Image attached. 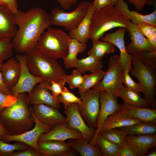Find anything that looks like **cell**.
Returning <instances> with one entry per match:
<instances>
[{"mask_svg":"<svg viewBox=\"0 0 156 156\" xmlns=\"http://www.w3.org/2000/svg\"><path fill=\"white\" fill-rule=\"evenodd\" d=\"M14 20L18 28L12 41L13 48L22 54L34 49L45 30L52 25L50 13L37 7L27 12L18 10L14 14Z\"/></svg>","mask_w":156,"mask_h":156,"instance_id":"6da1fadb","label":"cell"},{"mask_svg":"<svg viewBox=\"0 0 156 156\" xmlns=\"http://www.w3.org/2000/svg\"><path fill=\"white\" fill-rule=\"evenodd\" d=\"M26 92L18 95L14 103L0 112V122L10 135L20 134L31 129L34 118Z\"/></svg>","mask_w":156,"mask_h":156,"instance_id":"7a4b0ae2","label":"cell"},{"mask_svg":"<svg viewBox=\"0 0 156 156\" xmlns=\"http://www.w3.org/2000/svg\"><path fill=\"white\" fill-rule=\"evenodd\" d=\"M26 54L28 69L34 76L41 77L44 83L50 85L52 81L63 87L66 83L65 70L57 61L38 50L36 48Z\"/></svg>","mask_w":156,"mask_h":156,"instance_id":"3957f363","label":"cell"},{"mask_svg":"<svg viewBox=\"0 0 156 156\" xmlns=\"http://www.w3.org/2000/svg\"><path fill=\"white\" fill-rule=\"evenodd\" d=\"M127 19L112 4L94 11L91 20L89 39L99 40L106 32L114 28L126 29Z\"/></svg>","mask_w":156,"mask_h":156,"instance_id":"277c9868","label":"cell"},{"mask_svg":"<svg viewBox=\"0 0 156 156\" xmlns=\"http://www.w3.org/2000/svg\"><path fill=\"white\" fill-rule=\"evenodd\" d=\"M71 38L68 34L63 31L49 27L41 36L35 48L55 60L63 59L68 54Z\"/></svg>","mask_w":156,"mask_h":156,"instance_id":"5b68a950","label":"cell"},{"mask_svg":"<svg viewBox=\"0 0 156 156\" xmlns=\"http://www.w3.org/2000/svg\"><path fill=\"white\" fill-rule=\"evenodd\" d=\"M133 66L131 67V74L136 77L142 87L144 96L148 106L152 109H156L155 99L156 86V68L144 64L133 56L132 60Z\"/></svg>","mask_w":156,"mask_h":156,"instance_id":"8992f818","label":"cell"},{"mask_svg":"<svg viewBox=\"0 0 156 156\" xmlns=\"http://www.w3.org/2000/svg\"><path fill=\"white\" fill-rule=\"evenodd\" d=\"M124 72V68L121 64L119 56L117 55L111 56L108 61V68L105 75L93 88L110 92L117 97L118 92L123 86Z\"/></svg>","mask_w":156,"mask_h":156,"instance_id":"52a82bcc","label":"cell"},{"mask_svg":"<svg viewBox=\"0 0 156 156\" xmlns=\"http://www.w3.org/2000/svg\"><path fill=\"white\" fill-rule=\"evenodd\" d=\"M89 2L82 1L77 4L75 10L66 12L55 7L50 13L52 25L64 27L69 31L75 28L86 15L89 9Z\"/></svg>","mask_w":156,"mask_h":156,"instance_id":"ba28073f","label":"cell"},{"mask_svg":"<svg viewBox=\"0 0 156 156\" xmlns=\"http://www.w3.org/2000/svg\"><path fill=\"white\" fill-rule=\"evenodd\" d=\"M101 92L93 88L80 94L83 104L81 106L78 104L79 111L85 123L89 127L96 130Z\"/></svg>","mask_w":156,"mask_h":156,"instance_id":"9c48e42d","label":"cell"},{"mask_svg":"<svg viewBox=\"0 0 156 156\" xmlns=\"http://www.w3.org/2000/svg\"><path fill=\"white\" fill-rule=\"evenodd\" d=\"M16 58L21 64V70L17 83L10 89L11 95L14 96L23 92L29 93L35 86L44 81L42 78L35 76L30 72L27 65L26 54L17 55Z\"/></svg>","mask_w":156,"mask_h":156,"instance_id":"30bf717a","label":"cell"},{"mask_svg":"<svg viewBox=\"0 0 156 156\" xmlns=\"http://www.w3.org/2000/svg\"><path fill=\"white\" fill-rule=\"evenodd\" d=\"M32 114L34 118L35 123L33 129L19 135H0V139L6 143L15 141L24 143L33 148L39 153L37 145L38 138L42 134L50 131L53 127L42 124Z\"/></svg>","mask_w":156,"mask_h":156,"instance_id":"8fae6325","label":"cell"},{"mask_svg":"<svg viewBox=\"0 0 156 156\" xmlns=\"http://www.w3.org/2000/svg\"><path fill=\"white\" fill-rule=\"evenodd\" d=\"M118 98L111 93L105 91H101L100 97V110L96 120L97 128L95 135L89 142L96 144L97 135L105 119L120 109Z\"/></svg>","mask_w":156,"mask_h":156,"instance_id":"7c38bea8","label":"cell"},{"mask_svg":"<svg viewBox=\"0 0 156 156\" xmlns=\"http://www.w3.org/2000/svg\"><path fill=\"white\" fill-rule=\"evenodd\" d=\"M64 108L67 127L79 131L83 138L89 142L94 136L96 129L89 127L85 123L79 111L78 104L73 103Z\"/></svg>","mask_w":156,"mask_h":156,"instance_id":"4fadbf2b","label":"cell"},{"mask_svg":"<svg viewBox=\"0 0 156 156\" xmlns=\"http://www.w3.org/2000/svg\"><path fill=\"white\" fill-rule=\"evenodd\" d=\"M32 114L41 123L52 127L67 122L66 117L59 110L42 104L33 105L29 107Z\"/></svg>","mask_w":156,"mask_h":156,"instance_id":"5bb4252c","label":"cell"},{"mask_svg":"<svg viewBox=\"0 0 156 156\" xmlns=\"http://www.w3.org/2000/svg\"><path fill=\"white\" fill-rule=\"evenodd\" d=\"M126 29L129 32L131 42L126 46L128 53L133 55L143 51L155 52L148 39L140 31L137 25L127 19Z\"/></svg>","mask_w":156,"mask_h":156,"instance_id":"9a60e30c","label":"cell"},{"mask_svg":"<svg viewBox=\"0 0 156 156\" xmlns=\"http://www.w3.org/2000/svg\"><path fill=\"white\" fill-rule=\"evenodd\" d=\"M39 153L42 156H74L73 149L64 141L54 140L38 142Z\"/></svg>","mask_w":156,"mask_h":156,"instance_id":"2e32d148","label":"cell"},{"mask_svg":"<svg viewBox=\"0 0 156 156\" xmlns=\"http://www.w3.org/2000/svg\"><path fill=\"white\" fill-rule=\"evenodd\" d=\"M115 8L127 19L133 23L137 25L141 22H145L156 27V8L154 11L147 15H143L134 10H130L128 5L124 0H117Z\"/></svg>","mask_w":156,"mask_h":156,"instance_id":"e0dca14e","label":"cell"},{"mask_svg":"<svg viewBox=\"0 0 156 156\" xmlns=\"http://www.w3.org/2000/svg\"><path fill=\"white\" fill-rule=\"evenodd\" d=\"M83 138L78 131L70 129L67 127V122L60 124L53 127L48 132L41 135L38 141L44 140L65 141L70 139H79Z\"/></svg>","mask_w":156,"mask_h":156,"instance_id":"ac0fdd59","label":"cell"},{"mask_svg":"<svg viewBox=\"0 0 156 156\" xmlns=\"http://www.w3.org/2000/svg\"><path fill=\"white\" fill-rule=\"evenodd\" d=\"M126 140L133 149L137 156H144L150 149L156 146V134L128 135Z\"/></svg>","mask_w":156,"mask_h":156,"instance_id":"d6986e66","label":"cell"},{"mask_svg":"<svg viewBox=\"0 0 156 156\" xmlns=\"http://www.w3.org/2000/svg\"><path fill=\"white\" fill-rule=\"evenodd\" d=\"M0 70L4 83L10 90L16 85L19 78L21 70L20 63L12 57L1 64Z\"/></svg>","mask_w":156,"mask_h":156,"instance_id":"ffe728a7","label":"cell"},{"mask_svg":"<svg viewBox=\"0 0 156 156\" xmlns=\"http://www.w3.org/2000/svg\"><path fill=\"white\" fill-rule=\"evenodd\" d=\"M126 31L125 28L119 27L115 32L108 33L101 38L102 41L111 42L118 49L120 62L124 68L128 61L132 59L133 56L129 54L126 49L124 37Z\"/></svg>","mask_w":156,"mask_h":156,"instance_id":"44dd1931","label":"cell"},{"mask_svg":"<svg viewBox=\"0 0 156 156\" xmlns=\"http://www.w3.org/2000/svg\"><path fill=\"white\" fill-rule=\"evenodd\" d=\"M119 111L142 121L156 124V109L124 103Z\"/></svg>","mask_w":156,"mask_h":156,"instance_id":"7402d4cb","label":"cell"},{"mask_svg":"<svg viewBox=\"0 0 156 156\" xmlns=\"http://www.w3.org/2000/svg\"><path fill=\"white\" fill-rule=\"evenodd\" d=\"M14 14L6 7L0 5V39H11L17 31Z\"/></svg>","mask_w":156,"mask_h":156,"instance_id":"603a6c76","label":"cell"},{"mask_svg":"<svg viewBox=\"0 0 156 156\" xmlns=\"http://www.w3.org/2000/svg\"><path fill=\"white\" fill-rule=\"evenodd\" d=\"M29 104L32 105L44 104L58 109L62 107L53 97L51 93L47 88L39 84L35 86L27 95Z\"/></svg>","mask_w":156,"mask_h":156,"instance_id":"cb8c5ba5","label":"cell"},{"mask_svg":"<svg viewBox=\"0 0 156 156\" xmlns=\"http://www.w3.org/2000/svg\"><path fill=\"white\" fill-rule=\"evenodd\" d=\"M141 122L142 121L119 110L105 119L100 128L99 134L108 130L129 126Z\"/></svg>","mask_w":156,"mask_h":156,"instance_id":"d4e9b609","label":"cell"},{"mask_svg":"<svg viewBox=\"0 0 156 156\" xmlns=\"http://www.w3.org/2000/svg\"><path fill=\"white\" fill-rule=\"evenodd\" d=\"M94 11L92 3L89 2V9L85 16L75 28L69 31L68 34L71 38L87 43L89 39L91 20Z\"/></svg>","mask_w":156,"mask_h":156,"instance_id":"484cf974","label":"cell"},{"mask_svg":"<svg viewBox=\"0 0 156 156\" xmlns=\"http://www.w3.org/2000/svg\"><path fill=\"white\" fill-rule=\"evenodd\" d=\"M68 143L73 149L77 151L81 156H103L98 145L91 144L83 138L70 139Z\"/></svg>","mask_w":156,"mask_h":156,"instance_id":"4316f807","label":"cell"},{"mask_svg":"<svg viewBox=\"0 0 156 156\" xmlns=\"http://www.w3.org/2000/svg\"><path fill=\"white\" fill-rule=\"evenodd\" d=\"M86 44L82 43L77 40L71 38L70 40L67 55L63 58L65 67L67 69L75 68L79 53L83 52L86 49Z\"/></svg>","mask_w":156,"mask_h":156,"instance_id":"83f0119b","label":"cell"},{"mask_svg":"<svg viewBox=\"0 0 156 156\" xmlns=\"http://www.w3.org/2000/svg\"><path fill=\"white\" fill-rule=\"evenodd\" d=\"M92 41L93 46L88 51V55H92L97 60H101L106 54L113 53L116 50L115 46L109 42Z\"/></svg>","mask_w":156,"mask_h":156,"instance_id":"f1b7e54d","label":"cell"},{"mask_svg":"<svg viewBox=\"0 0 156 156\" xmlns=\"http://www.w3.org/2000/svg\"><path fill=\"white\" fill-rule=\"evenodd\" d=\"M127 135L152 134L156 133V124L141 122L129 126L118 128Z\"/></svg>","mask_w":156,"mask_h":156,"instance_id":"f546056e","label":"cell"},{"mask_svg":"<svg viewBox=\"0 0 156 156\" xmlns=\"http://www.w3.org/2000/svg\"><path fill=\"white\" fill-rule=\"evenodd\" d=\"M116 96L120 97L124 103L140 107L148 106L146 101L141 97L140 93L124 86L118 92Z\"/></svg>","mask_w":156,"mask_h":156,"instance_id":"4dcf8cb0","label":"cell"},{"mask_svg":"<svg viewBox=\"0 0 156 156\" xmlns=\"http://www.w3.org/2000/svg\"><path fill=\"white\" fill-rule=\"evenodd\" d=\"M106 73V71L99 69L90 74L84 75L83 82L78 88V92L79 94L87 92L90 88H93L96 86L104 76Z\"/></svg>","mask_w":156,"mask_h":156,"instance_id":"1f68e13d","label":"cell"},{"mask_svg":"<svg viewBox=\"0 0 156 156\" xmlns=\"http://www.w3.org/2000/svg\"><path fill=\"white\" fill-rule=\"evenodd\" d=\"M101 60L96 59L92 55H88L85 58L78 59L75 68L80 70L82 73L89 71L91 73L103 67Z\"/></svg>","mask_w":156,"mask_h":156,"instance_id":"d6a6232c","label":"cell"},{"mask_svg":"<svg viewBox=\"0 0 156 156\" xmlns=\"http://www.w3.org/2000/svg\"><path fill=\"white\" fill-rule=\"evenodd\" d=\"M96 143L99 147L104 156H116L120 148L118 146L100 134L97 136Z\"/></svg>","mask_w":156,"mask_h":156,"instance_id":"836d02e7","label":"cell"},{"mask_svg":"<svg viewBox=\"0 0 156 156\" xmlns=\"http://www.w3.org/2000/svg\"><path fill=\"white\" fill-rule=\"evenodd\" d=\"M100 134L120 148L125 143L126 137L128 135L125 132L117 129L108 130Z\"/></svg>","mask_w":156,"mask_h":156,"instance_id":"e575fe53","label":"cell"},{"mask_svg":"<svg viewBox=\"0 0 156 156\" xmlns=\"http://www.w3.org/2000/svg\"><path fill=\"white\" fill-rule=\"evenodd\" d=\"M16 142L14 144H9L0 139V156H12L15 151H22L30 147L24 143Z\"/></svg>","mask_w":156,"mask_h":156,"instance_id":"d590c367","label":"cell"},{"mask_svg":"<svg viewBox=\"0 0 156 156\" xmlns=\"http://www.w3.org/2000/svg\"><path fill=\"white\" fill-rule=\"evenodd\" d=\"M132 59L129 60L124 68L122 83L127 88L136 92L143 93V89L139 83L135 82L130 77L129 72L132 65Z\"/></svg>","mask_w":156,"mask_h":156,"instance_id":"8d00e7d4","label":"cell"},{"mask_svg":"<svg viewBox=\"0 0 156 156\" xmlns=\"http://www.w3.org/2000/svg\"><path fill=\"white\" fill-rule=\"evenodd\" d=\"M57 101L59 104L62 103L64 107L73 103L80 106L83 104L80 98L77 97L64 86L63 87L62 92L57 97Z\"/></svg>","mask_w":156,"mask_h":156,"instance_id":"74e56055","label":"cell"},{"mask_svg":"<svg viewBox=\"0 0 156 156\" xmlns=\"http://www.w3.org/2000/svg\"><path fill=\"white\" fill-rule=\"evenodd\" d=\"M82 72L78 69L74 70L70 75H66L64 77L66 83L68 84L71 89L78 88L82 84L84 80Z\"/></svg>","mask_w":156,"mask_h":156,"instance_id":"f35d334b","label":"cell"},{"mask_svg":"<svg viewBox=\"0 0 156 156\" xmlns=\"http://www.w3.org/2000/svg\"><path fill=\"white\" fill-rule=\"evenodd\" d=\"M13 49L11 39H0V65L5 60L12 57Z\"/></svg>","mask_w":156,"mask_h":156,"instance_id":"ab89813d","label":"cell"},{"mask_svg":"<svg viewBox=\"0 0 156 156\" xmlns=\"http://www.w3.org/2000/svg\"><path fill=\"white\" fill-rule=\"evenodd\" d=\"M133 56L144 64L156 68V52L143 51Z\"/></svg>","mask_w":156,"mask_h":156,"instance_id":"60d3db41","label":"cell"},{"mask_svg":"<svg viewBox=\"0 0 156 156\" xmlns=\"http://www.w3.org/2000/svg\"><path fill=\"white\" fill-rule=\"evenodd\" d=\"M39 85L51 91L53 98L56 101L58 96L62 92L63 87L60 83L54 81H52L50 85L47 84L43 82L40 83Z\"/></svg>","mask_w":156,"mask_h":156,"instance_id":"b9f144b4","label":"cell"},{"mask_svg":"<svg viewBox=\"0 0 156 156\" xmlns=\"http://www.w3.org/2000/svg\"><path fill=\"white\" fill-rule=\"evenodd\" d=\"M141 33L146 38L148 39L156 31V27L145 22H141L137 25Z\"/></svg>","mask_w":156,"mask_h":156,"instance_id":"7bdbcfd3","label":"cell"},{"mask_svg":"<svg viewBox=\"0 0 156 156\" xmlns=\"http://www.w3.org/2000/svg\"><path fill=\"white\" fill-rule=\"evenodd\" d=\"M17 96L6 94L0 92V112L4 108L14 103L17 99Z\"/></svg>","mask_w":156,"mask_h":156,"instance_id":"ee69618b","label":"cell"},{"mask_svg":"<svg viewBox=\"0 0 156 156\" xmlns=\"http://www.w3.org/2000/svg\"><path fill=\"white\" fill-rule=\"evenodd\" d=\"M116 156H137L132 147L126 142L120 148Z\"/></svg>","mask_w":156,"mask_h":156,"instance_id":"f6af8a7d","label":"cell"},{"mask_svg":"<svg viewBox=\"0 0 156 156\" xmlns=\"http://www.w3.org/2000/svg\"><path fill=\"white\" fill-rule=\"evenodd\" d=\"M133 4L136 10L140 11L145 5H155V0H125Z\"/></svg>","mask_w":156,"mask_h":156,"instance_id":"bcb514c9","label":"cell"},{"mask_svg":"<svg viewBox=\"0 0 156 156\" xmlns=\"http://www.w3.org/2000/svg\"><path fill=\"white\" fill-rule=\"evenodd\" d=\"M0 5L6 7L13 13L18 10L17 0H0Z\"/></svg>","mask_w":156,"mask_h":156,"instance_id":"7dc6e473","label":"cell"},{"mask_svg":"<svg viewBox=\"0 0 156 156\" xmlns=\"http://www.w3.org/2000/svg\"><path fill=\"white\" fill-rule=\"evenodd\" d=\"M12 156H42L34 148L30 146L28 148L18 152H14Z\"/></svg>","mask_w":156,"mask_h":156,"instance_id":"c3c4849f","label":"cell"},{"mask_svg":"<svg viewBox=\"0 0 156 156\" xmlns=\"http://www.w3.org/2000/svg\"><path fill=\"white\" fill-rule=\"evenodd\" d=\"M92 3L94 11L99 10L112 4L111 0H94Z\"/></svg>","mask_w":156,"mask_h":156,"instance_id":"681fc988","label":"cell"},{"mask_svg":"<svg viewBox=\"0 0 156 156\" xmlns=\"http://www.w3.org/2000/svg\"><path fill=\"white\" fill-rule=\"evenodd\" d=\"M78 0H56L64 10L69 9L73 5L77 3Z\"/></svg>","mask_w":156,"mask_h":156,"instance_id":"f907efd6","label":"cell"},{"mask_svg":"<svg viewBox=\"0 0 156 156\" xmlns=\"http://www.w3.org/2000/svg\"><path fill=\"white\" fill-rule=\"evenodd\" d=\"M1 64L0 65V92L6 94L11 95L10 90L5 85L2 78L0 70Z\"/></svg>","mask_w":156,"mask_h":156,"instance_id":"816d5d0a","label":"cell"},{"mask_svg":"<svg viewBox=\"0 0 156 156\" xmlns=\"http://www.w3.org/2000/svg\"><path fill=\"white\" fill-rule=\"evenodd\" d=\"M8 134V133L0 122V135Z\"/></svg>","mask_w":156,"mask_h":156,"instance_id":"f5cc1de1","label":"cell"},{"mask_svg":"<svg viewBox=\"0 0 156 156\" xmlns=\"http://www.w3.org/2000/svg\"><path fill=\"white\" fill-rule=\"evenodd\" d=\"M146 155L147 156H156V151H152L148 154L147 153Z\"/></svg>","mask_w":156,"mask_h":156,"instance_id":"db71d44e","label":"cell"},{"mask_svg":"<svg viewBox=\"0 0 156 156\" xmlns=\"http://www.w3.org/2000/svg\"><path fill=\"white\" fill-rule=\"evenodd\" d=\"M111 1L112 2L113 5H114L116 3L117 0H111Z\"/></svg>","mask_w":156,"mask_h":156,"instance_id":"11a10c76","label":"cell"}]
</instances>
